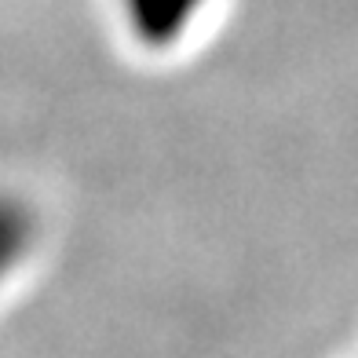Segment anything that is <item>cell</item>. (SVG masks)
I'll use <instances>...</instances> for the list:
<instances>
[{
    "label": "cell",
    "instance_id": "6da1fadb",
    "mask_svg": "<svg viewBox=\"0 0 358 358\" xmlns=\"http://www.w3.org/2000/svg\"><path fill=\"white\" fill-rule=\"evenodd\" d=\"M208 0H117L124 34L143 52H172L190 37Z\"/></svg>",
    "mask_w": 358,
    "mask_h": 358
},
{
    "label": "cell",
    "instance_id": "7a4b0ae2",
    "mask_svg": "<svg viewBox=\"0 0 358 358\" xmlns=\"http://www.w3.org/2000/svg\"><path fill=\"white\" fill-rule=\"evenodd\" d=\"M41 241V216L26 194L0 190V289L26 267Z\"/></svg>",
    "mask_w": 358,
    "mask_h": 358
}]
</instances>
